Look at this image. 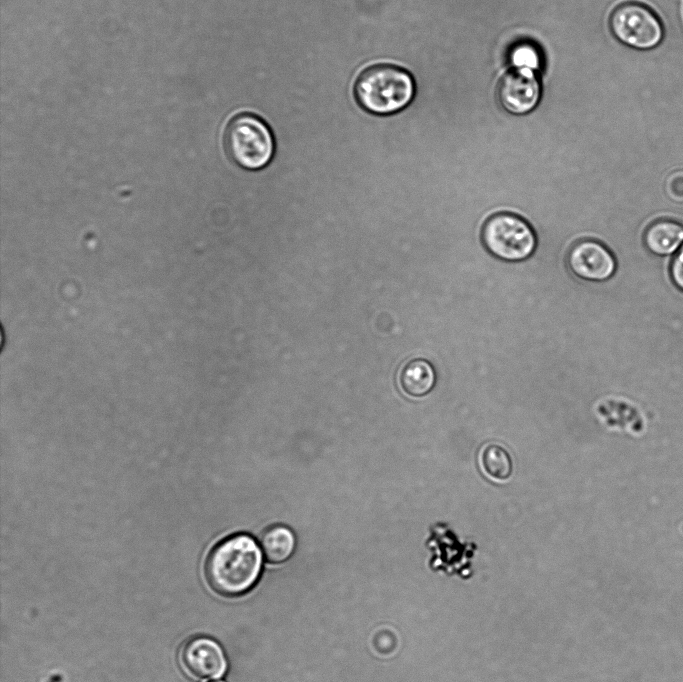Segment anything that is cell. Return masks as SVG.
I'll return each mask as SVG.
<instances>
[{
	"instance_id": "13",
	"label": "cell",
	"mask_w": 683,
	"mask_h": 682,
	"mask_svg": "<svg viewBox=\"0 0 683 682\" xmlns=\"http://www.w3.org/2000/svg\"><path fill=\"white\" fill-rule=\"evenodd\" d=\"M508 59L513 68H526L537 71L542 66L540 49L528 41L515 43L509 51Z\"/></svg>"
},
{
	"instance_id": "14",
	"label": "cell",
	"mask_w": 683,
	"mask_h": 682,
	"mask_svg": "<svg viewBox=\"0 0 683 682\" xmlns=\"http://www.w3.org/2000/svg\"><path fill=\"white\" fill-rule=\"evenodd\" d=\"M670 275L673 283L683 291V244L672 259Z\"/></svg>"
},
{
	"instance_id": "4",
	"label": "cell",
	"mask_w": 683,
	"mask_h": 682,
	"mask_svg": "<svg viewBox=\"0 0 683 682\" xmlns=\"http://www.w3.org/2000/svg\"><path fill=\"white\" fill-rule=\"evenodd\" d=\"M484 249L504 262H521L530 258L537 247V235L522 216L500 211L488 216L480 231Z\"/></svg>"
},
{
	"instance_id": "7",
	"label": "cell",
	"mask_w": 683,
	"mask_h": 682,
	"mask_svg": "<svg viewBox=\"0 0 683 682\" xmlns=\"http://www.w3.org/2000/svg\"><path fill=\"white\" fill-rule=\"evenodd\" d=\"M497 96L509 113L523 115L531 112L541 96V84L536 71L526 68L508 71L498 84Z\"/></svg>"
},
{
	"instance_id": "1",
	"label": "cell",
	"mask_w": 683,
	"mask_h": 682,
	"mask_svg": "<svg viewBox=\"0 0 683 682\" xmlns=\"http://www.w3.org/2000/svg\"><path fill=\"white\" fill-rule=\"evenodd\" d=\"M262 554L254 539L237 534L223 539L209 552L204 564L208 586L218 595L236 597L257 582Z\"/></svg>"
},
{
	"instance_id": "11",
	"label": "cell",
	"mask_w": 683,
	"mask_h": 682,
	"mask_svg": "<svg viewBox=\"0 0 683 682\" xmlns=\"http://www.w3.org/2000/svg\"><path fill=\"white\" fill-rule=\"evenodd\" d=\"M480 468L494 482H507L513 474V460L508 450L500 444L488 443L479 453Z\"/></svg>"
},
{
	"instance_id": "10",
	"label": "cell",
	"mask_w": 683,
	"mask_h": 682,
	"mask_svg": "<svg viewBox=\"0 0 683 682\" xmlns=\"http://www.w3.org/2000/svg\"><path fill=\"white\" fill-rule=\"evenodd\" d=\"M399 381L402 390L407 395L423 397L433 390L436 373L429 361L413 359L402 368Z\"/></svg>"
},
{
	"instance_id": "5",
	"label": "cell",
	"mask_w": 683,
	"mask_h": 682,
	"mask_svg": "<svg viewBox=\"0 0 683 682\" xmlns=\"http://www.w3.org/2000/svg\"><path fill=\"white\" fill-rule=\"evenodd\" d=\"M612 35L627 47L650 50L664 38V27L657 13L638 1H626L617 5L609 16Z\"/></svg>"
},
{
	"instance_id": "15",
	"label": "cell",
	"mask_w": 683,
	"mask_h": 682,
	"mask_svg": "<svg viewBox=\"0 0 683 682\" xmlns=\"http://www.w3.org/2000/svg\"><path fill=\"white\" fill-rule=\"evenodd\" d=\"M681 187L683 188V172L672 174L668 181V190L676 201H679Z\"/></svg>"
},
{
	"instance_id": "9",
	"label": "cell",
	"mask_w": 683,
	"mask_h": 682,
	"mask_svg": "<svg viewBox=\"0 0 683 682\" xmlns=\"http://www.w3.org/2000/svg\"><path fill=\"white\" fill-rule=\"evenodd\" d=\"M644 243L656 255L672 254L683 244V226L668 219L655 221L647 228Z\"/></svg>"
},
{
	"instance_id": "3",
	"label": "cell",
	"mask_w": 683,
	"mask_h": 682,
	"mask_svg": "<svg viewBox=\"0 0 683 682\" xmlns=\"http://www.w3.org/2000/svg\"><path fill=\"white\" fill-rule=\"evenodd\" d=\"M227 157L238 167L256 171L266 167L275 154V140L259 117L244 113L233 117L223 138Z\"/></svg>"
},
{
	"instance_id": "6",
	"label": "cell",
	"mask_w": 683,
	"mask_h": 682,
	"mask_svg": "<svg viewBox=\"0 0 683 682\" xmlns=\"http://www.w3.org/2000/svg\"><path fill=\"white\" fill-rule=\"evenodd\" d=\"M566 266L576 278L588 282H603L616 271L617 263L612 252L594 238L574 241L566 253Z\"/></svg>"
},
{
	"instance_id": "12",
	"label": "cell",
	"mask_w": 683,
	"mask_h": 682,
	"mask_svg": "<svg viewBox=\"0 0 683 682\" xmlns=\"http://www.w3.org/2000/svg\"><path fill=\"white\" fill-rule=\"evenodd\" d=\"M260 547L267 562L282 563L291 556L295 547V538L289 528L276 525L262 534Z\"/></svg>"
},
{
	"instance_id": "16",
	"label": "cell",
	"mask_w": 683,
	"mask_h": 682,
	"mask_svg": "<svg viewBox=\"0 0 683 682\" xmlns=\"http://www.w3.org/2000/svg\"><path fill=\"white\" fill-rule=\"evenodd\" d=\"M208 682H225V681L215 679V680H211V681H208Z\"/></svg>"
},
{
	"instance_id": "8",
	"label": "cell",
	"mask_w": 683,
	"mask_h": 682,
	"mask_svg": "<svg viewBox=\"0 0 683 682\" xmlns=\"http://www.w3.org/2000/svg\"><path fill=\"white\" fill-rule=\"evenodd\" d=\"M179 661L183 669L197 679H216L227 669L223 649L215 640L205 636L188 639L180 649Z\"/></svg>"
},
{
	"instance_id": "2",
	"label": "cell",
	"mask_w": 683,
	"mask_h": 682,
	"mask_svg": "<svg viewBox=\"0 0 683 682\" xmlns=\"http://www.w3.org/2000/svg\"><path fill=\"white\" fill-rule=\"evenodd\" d=\"M415 84L403 68L392 64H377L365 69L354 85L357 103L365 111L389 115L405 108L412 101Z\"/></svg>"
}]
</instances>
